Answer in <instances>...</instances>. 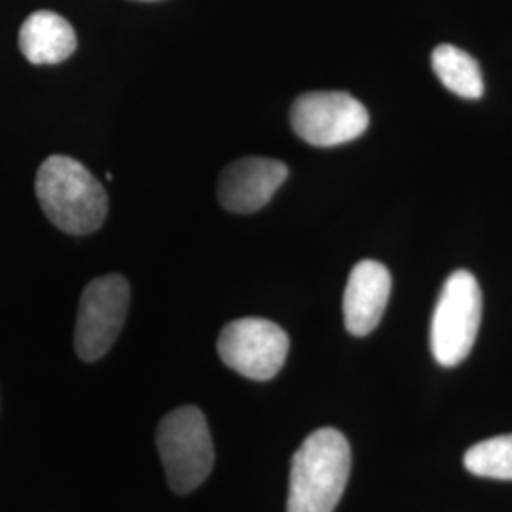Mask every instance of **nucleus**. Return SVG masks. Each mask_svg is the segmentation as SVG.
<instances>
[{
  "instance_id": "nucleus-9",
  "label": "nucleus",
  "mask_w": 512,
  "mask_h": 512,
  "mask_svg": "<svg viewBox=\"0 0 512 512\" xmlns=\"http://www.w3.org/2000/svg\"><path fill=\"white\" fill-rule=\"evenodd\" d=\"M391 294V274L376 260L353 266L344 293V323L349 334L366 336L384 317Z\"/></svg>"
},
{
  "instance_id": "nucleus-10",
  "label": "nucleus",
  "mask_w": 512,
  "mask_h": 512,
  "mask_svg": "<svg viewBox=\"0 0 512 512\" xmlns=\"http://www.w3.org/2000/svg\"><path fill=\"white\" fill-rule=\"evenodd\" d=\"M19 50L33 65H57L76 50L73 25L50 10L35 12L21 25Z\"/></svg>"
},
{
  "instance_id": "nucleus-2",
  "label": "nucleus",
  "mask_w": 512,
  "mask_h": 512,
  "mask_svg": "<svg viewBox=\"0 0 512 512\" xmlns=\"http://www.w3.org/2000/svg\"><path fill=\"white\" fill-rule=\"evenodd\" d=\"M349 471L348 439L330 427L313 431L293 456L287 512H334Z\"/></svg>"
},
{
  "instance_id": "nucleus-6",
  "label": "nucleus",
  "mask_w": 512,
  "mask_h": 512,
  "mask_svg": "<svg viewBox=\"0 0 512 512\" xmlns=\"http://www.w3.org/2000/svg\"><path fill=\"white\" fill-rule=\"evenodd\" d=\"M217 351L222 363L241 376L268 382L287 361L289 336L268 319L243 317L220 330Z\"/></svg>"
},
{
  "instance_id": "nucleus-11",
  "label": "nucleus",
  "mask_w": 512,
  "mask_h": 512,
  "mask_svg": "<svg viewBox=\"0 0 512 512\" xmlns=\"http://www.w3.org/2000/svg\"><path fill=\"white\" fill-rule=\"evenodd\" d=\"M433 71L440 82L463 99H480L484 93V80L480 65L473 55L452 44H440L431 55Z\"/></svg>"
},
{
  "instance_id": "nucleus-7",
  "label": "nucleus",
  "mask_w": 512,
  "mask_h": 512,
  "mask_svg": "<svg viewBox=\"0 0 512 512\" xmlns=\"http://www.w3.org/2000/svg\"><path fill=\"white\" fill-rule=\"evenodd\" d=\"M365 105L346 92L300 95L291 109L294 133L313 147H338L355 141L368 128Z\"/></svg>"
},
{
  "instance_id": "nucleus-3",
  "label": "nucleus",
  "mask_w": 512,
  "mask_h": 512,
  "mask_svg": "<svg viewBox=\"0 0 512 512\" xmlns=\"http://www.w3.org/2000/svg\"><path fill=\"white\" fill-rule=\"evenodd\" d=\"M167 484L175 494L200 488L215 463V448L200 408L181 406L164 416L156 431Z\"/></svg>"
},
{
  "instance_id": "nucleus-5",
  "label": "nucleus",
  "mask_w": 512,
  "mask_h": 512,
  "mask_svg": "<svg viewBox=\"0 0 512 512\" xmlns=\"http://www.w3.org/2000/svg\"><path fill=\"white\" fill-rule=\"evenodd\" d=\"M129 283L124 275L93 279L80 296L74 348L82 361L93 363L109 353L129 310Z\"/></svg>"
},
{
  "instance_id": "nucleus-4",
  "label": "nucleus",
  "mask_w": 512,
  "mask_h": 512,
  "mask_svg": "<svg viewBox=\"0 0 512 512\" xmlns=\"http://www.w3.org/2000/svg\"><path fill=\"white\" fill-rule=\"evenodd\" d=\"M482 321V293L475 275L458 270L444 281L431 321V351L442 366L465 361Z\"/></svg>"
},
{
  "instance_id": "nucleus-12",
  "label": "nucleus",
  "mask_w": 512,
  "mask_h": 512,
  "mask_svg": "<svg viewBox=\"0 0 512 512\" xmlns=\"http://www.w3.org/2000/svg\"><path fill=\"white\" fill-rule=\"evenodd\" d=\"M465 469L476 476L512 480V435L482 440L465 452Z\"/></svg>"
},
{
  "instance_id": "nucleus-8",
  "label": "nucleus",
  "mask_w": 512,
  "mask_h": 512,
  "mask_svg": "<svg viewBox=\"0 0 512 512\" xmlns=\"http://www.w3.org/2000/svg\"><path fill=\"white\" fill-rule=\"evenodd\" d=\"M287 175V165L274 158L249 156L236 160L220 173V205L238 215L255 213L274 198Z\"/></svg>"
},
{
  "instance_id": "nucleus-1",
  "label": "nucleus",
  "mask_w": 512,
  "mask_h": 512,
  "mask_svg": "<svg viewBox=\"0 0 512 512\" xmlns=\"http://www.w3.org/2000/svg\"><path fill=\"white\" fill-rule=\"evenodd\" d=\"M38 203L61 232L86 236L99 230L109 213V196L92 173L69 156H50L38 167Z\"/></svg>"
}]
</instances>
